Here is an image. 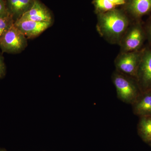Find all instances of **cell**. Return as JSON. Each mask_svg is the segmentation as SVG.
Instances as JSON below:
<instances>
[{"instance_id":"1","label":"cell","mask_w":151,"mask_h":151,"mask_svg":"<svg viewBox=\"0 0 151 151\" xmlns=\"http://www.w3.org/2000/svg\"><path fill=\"white\" fill-rule=\"evenodd\" d=\"M129 24L127 14L121 10L115 9L97 14V31L111 44H119Z\"/></svg>"},{"instance_id":"2","label":"cell","mask_w":151,"mask_h":151,"mask_svg":"<svg viewBox=\"0 0 151 151\" xmlns=\"http://www.w3.org/2000/svg\"><path fill=\"white\" fill-rule=\"evenodd\" d=\"M111 77L117 97L124 103L132 105L142 93L137 81L116 70Z\"/></svg>"},{"instance_id":"3","label":"cell","mask_w":151,"mask_h":151,"mask_svg":"<svg viewBox=\"0 0 151 151\" xmlns=\"http://www.w3.org/2000/svg\"><path fill=\"white\" fill-rule=\"evenodd\" d=\"M27 40L14 24L0 39V48L3 52L18 54L27 47Z\"/></svg>"},{"instance_id":"4","label":"cell","mask_w":151,"mask_h":151,"mask_svg":"<svg viewBox=\"0 0 151 151\" xmlns=\"http://www.w3.org/2000/svg\"><path fill=\"white\" fill-rule=\"evenodd\" d=\"M143 50L121 52L114 62L116 70L136 80Z\"/></svg>"},{"instance_id":"5","label":"cell","mask_w":151,"mask_h":151,"mask_svg":"<svg viewBox=\"0 0 151 151\" xmlns=\"http://www.w3.org/2000/svg\"><path fill=\"white\" fill-rule=\"evenodd\" d=\"M145 37L142 25L135 23L129 26L119 43L121 52H129L139 50Z\"/></svg>"},{"instance_id":"6","label":"cell","mask_w":151,"mask_h":151,"mask_svg":"<svg viewBox=\"0 0 151 151\" xmlns=\"http://www.w3.org/2000/svg\"><path fill=\"white\" fill-rule=\"evenodd\" d=\"M136 81L142 92L151 90V50L144 49Z\"/></svg>"},{"instance_id":"7","label":"cell","mask_w":151,"mask_h":151,"mask_svg":"<svg viewBox=\"0 0 151 151\" xmlns=\"http://www.w3.org/2000/svg\"><path fill=\"white\" fill-rule=\"evenodd\" d=\"M53 22H36L19 19L14 22L16 27L27 39L37 37L51 26Z\"/></svg>"},{"instance_id":"8","label":"cell","mask_w":151,"mask_h":151,"mask_svg":"<svg viewBox=\"0 0 151 151\" xmlns=\"http://www.w3.org/2000/svg\"><path fill=\"white\" fill-rule=\"evenodd\" d=\"M19 19L36 22H53L52 14L40 0H35L30 9Z\"/></svg>"},{"instance_id":"9","label":"cell","mask_w":151,"mask_h":151,"mask_svg":"<svg viewBox=\"0 0 151 151\" xmlns=\"http://www.w3.org/2000/svg\"><path fill=\"white\" fill-rule=\"evenodd\" d=\"M8 13L15 22L29 10L35 0H5Z\"/></svg>"},{"instance_id":"10","label":"cell","mask_w":151,"mask_h":151,"mask_svg":"<svg viewBox=\"0 0 151 151\" xmlns=\"http://www.w3.org/2000/svg\"><path fill=\"white\" fill-rule=\"evenodd\" d=\"M127 12L135 19L140 18L151 12V0H127Z\"/></svg>"},{"instance_id":"11","label":"cell","mask_w":151,"mask_h":151,"mask_svg":"<svg viewBox=\"0 0 151 151\" xmlns=\"http://www.w3.org/2000/svg\"><path fill=\"white\" fill-rule=\"evenodd\" d=\"M132 105L135 115L139 117L151 116V90L142 92Z\"/></svg>"},{"instance_id":"12","label":"cell","mask_w":151,"mask_h":151,"mask_svg":"<svg viewBox=\"0 0 151 151\" xmlns=\"http://www.w3.org/2000/svg\"><path fill=\"white\" fill-rule=\"evenodd\" d=\"M138 134L145 142L151 141V116L140 117L137 125Z\"/></svg>"},{"instance_id":"13","label":"cell","mask_w":151,"mask_h":151,"mask_svg":"<svg viewBox=\"0 0 151 151\" xmlns=\"http://www.w3.org/2000/svg\"><path fill=\"white\" fill-rule=\"evenodd\" d=\"M95 12L97 14L105 13L116 9V6L110 0H93Z\"/></svg>"},{"instance_id":"14","label":"cell","mask_w":151,"mask_h":151,"mask_svg":"<svg viewBox=\"0 0 151 151\" xmlns=\"http://www.w3.org/2000/svg\"><path fill=\"white\" fill-rule=\"evenodd\" d=\"M14 22L10 15L0 17V39L13 25Z\"/></svg>"},{"instance_id":"15","label":"cell","mask_w":151,"mask_h":151,"mask_svg":"<svg viewBox=\"0 0 151 151\" xmlns=\"http://www.w3.org/2000/svg\"><path fill=\"white\" fill-rule=\"evenodd\" d=\"M6 74V66L4 61L2 55L0 53V79L5 76Z\"/></svg>"},{"instance_id":"16","label":"cell","mask_w":151,"mask_h":151,"mask_svg":"<svg viewBox=\"0 0 151 151\" xmlns=\"http://www.w3.org/2000/svg\"><path fill=\"white\" fill-rule=\"evenodd\" d=\"M10 15L7 9L5 0H0V17Z\"/></svg>"},{"instance_id":"17","label":"cell","mask_w":151,"mask_h":151,"mask_svg":"<svg viewBox=\"0 0 151 151\" xmlns=\"http://www.w3.org/2000/svg\"><path fill=\"white\" fill-rule=\"evenodd\" d=\"M110 1L114 5L117 6L125 5L127 2V0H110Z\"/></svg>"},{"instance_id":"18","label":"cell","mask_w":151,"mask_h":151,"mask_svg":"<svg viewBox=\"0 0 151 151\" xmlns=\"http://www.w3.org/2000/svg\"><path fill=\"white\" fill-rule=\"evenodd\" d=\"M147 33L149 39L151 42V21L147 26Z\"/></svg>"},{"instance_id":"19","label":"cell","mask_w":151,"mask_h":151,"mask_svg":"<svg viewBox=\"0 0 151 151\" xmlns=\"http://www.w3.org/2000/svg\"><path fill=\"white\" fill-rule=\"evenodd\" d=\"M0 151H6V150H4V149L0 148Z\"/></svg>"},{"instance_id":"20","label":"cell","mask_w":151,"mask_h":151,"mask_svg":"<svg viewBox=\"0 0 151 151\" xmlns=\"http://www.w3.org/2000/svg\"><path fill=\"white\" fill-rule=\"evenodd\" d=\"M148 144L149 145H150V147H151V141H150V142H149L148 143Z\"/></svg>"}]
</instances>
